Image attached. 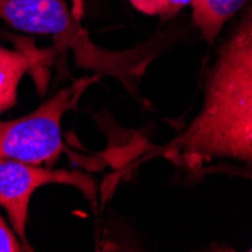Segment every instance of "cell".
I'll list each match as a JSON object with an SVG mask.
<instances>
[{"mask_svg":"<svg viewBox=\"0 0 252 252\" xmlns=\"http://www.w3.org/2000/svg\"><path fill=\"white\" fill-rule=\"evenodd\" d=\"M68 185L79 189L95 204L97 188L94 180L79 171L42 168L12 158H0V207L9 219L11 228L20 239L25 251H32L28 234V212L32 193L45 185Z\"/></svg>","mask_w":252,"mask_h":252,"instance_id":"277c9868","label":"cell"},{"mask_svg":"<svg viewBox=\"0 0 252 252\" xmlns=\"http://www.w3.org/2000/svg\"><path fill=\"white\" fill-rule=\"evenodd\" d=\"M131 5L144 14L158 15L163 20L175 17L183 8L190 6L193 0H130Z\"/></svg>","mask_w":252,"mask_h":252,"instance_id":"52a82bcc","label":"cell"},{"mask_svg":"<svg viewBox=\"0 0 252 252\" xmlns=\"http://www.w3.org/2000/svg\"><path fill=\"white\" fill-rule=\"evenodd\" d=\"M0 20L25 33L52 35L59 52H73L77 66L95 70L100 76H115L126 86L145 63L134 52H107L95 45L65 0H0Z\"/></svg>","mask_w":252,"mask_h":252,"instance_id":"6da1fadb","label":"cell"},{"mask_svg":"<svg viewBox=\"0 0 252 252\" xmlns=\"http://www.w3.org/2000/svg\"><path fill=\"white\" fill-rule=\"evenodd\" d=\"M98 79L100 74L82 77L61 89L29 115L0 121V158L32 165H55L66 153L61 130L62 117L76 107L85 91Z\"/></svg>","mask_w":252,"mask_h":252,"instance_id":"7a4b0ae2","label":"cell"},{"mask_svg":"<svg viewBox=\"0 0 252 252\" xmlns=\"http://www.w3.org/2000/svg\"><path fill=\"white\" fill-rule=\"evenodd\" d=\"M25 251L20 239L12 228L6 223L5 218L0 213V252H20Z\"/></svg>","mask_w":252,"mask_h":252,"instance_id":"ba28073f","label":"cell"},{"mask_svg":"<svg viewBox=\"0 0 252 252\" xmlns=\"http://www.w3.org/2000/svg\"><path fill=\"white\" fill-rule=\"evenodd\" d=\"M251 0H193L192 20L201 32V36L213 42L222 26Z\"/></svg>","mask_w":252,"mask_h":252,"instance_id":"8992f818","label":"cell"},{"mask_svg":"<svg viewBox=\"0 0 252 252\" xmlns=\"http://www.w3.org/2000/svg\"><path fill=\"white\" fill-rule=\"evenodd\" d=\"M15 49L9 50L0 45V115L17 103V88L21 77L32 73L39 94H44L49 83V70L59 49H36L31 38L9 35Z\"/></svg>","mask_w":252,"mask_h":252,"instance_id":"5b68a950","label":"cell"},{"mask_svg":"<svg viewBox=\"0 0 252 252\" xmlns=\"http://www.w3.org/2000/svg\"><path fill=\"white\" fill-rule=\"evenodd\" d=\"M204 104L185 131H196L252 104V6L219 49L205 83Z\"/></svg>","mask_w":252,"mask_h":252,"instance_id":"3957f363","label":"cell"},{"mask_svg":"<svg viewBox=\"0 0 252 252\" xmlns=\"http://www.w3.org/2000/svg\"><path fill=\"white\" fill-rule=\"evenodd\" d=\"M246 175H248V178H249V180L252 181V171H249V172H246ZM249 251L252 252V246H251V249H249Z\"/></svg>","mask_w":252,"mask_h":252,"instance_id":"9c48e42d","label":"cell"}]
</instances>
